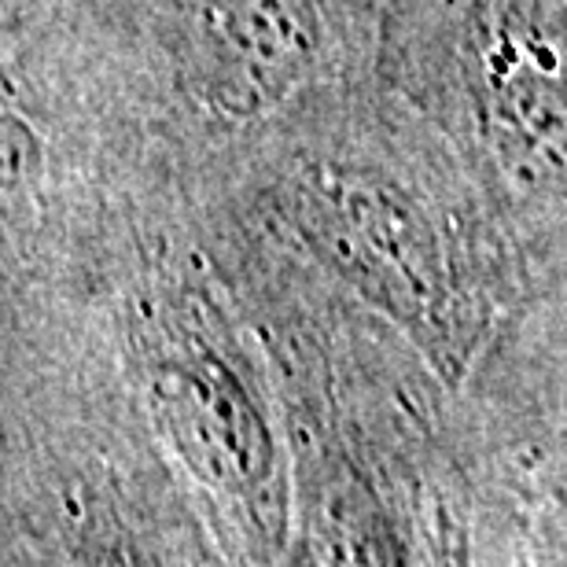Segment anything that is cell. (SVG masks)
<instances>
[{"instance_id": "cell-1", "label": "cell", "mask_w": 567, "mask_h": 567, "mask_svg": "<svg viewBox=\"0 0 567 567\" xmlns=\"http://www.w3.org/2000/svg\"><path fill=\"white\" fill-rule=\"evenodd\" d=\"M199 52L214 93L262 107L295 82L313 52V19L299 0H210Z\"/></svg>"}]
</instances>
